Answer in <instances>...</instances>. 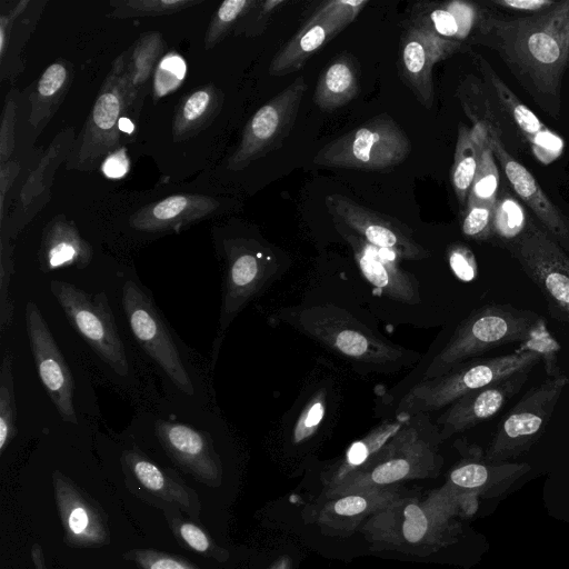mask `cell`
Segmentation results:
<instances>
[{
	"label": "cell",
	"mask_w": 569,
	"mask_h": 569,
	"mask_svg": "<svg viewBox=\"0 0 569 569\" xmlns=\"http://www.w3.org/2000/svg\"><path fill=\"white\" fill-rule=\"evenodd\" d=\"M31 556H32V560L36 566V569H47L46 563H44L43 553L38 543H34L32 546Z\"/></svg>",
	"instance_id": "obj_53"
},
{
	"label": "cell",
	"mask_w": 569,
	"mask_h": 569,
	"mask_svg": "<svg viewBox=\"0 0 569 569\" xmlns=\"http://www.w3.org/2000/svg\"><path fill=\"white\" fill-rule=\"evenodd\" d=\"M156 433L170 456L207 483L219 480V460L206 433L181 422L158 420Z\"/></svg>",
	"instance_id": "obj_21"
},
{
	"label": "cell",
	"mask_w": 569,
	"mask_h": 569,
	"mask_svg": "<svg viewBox=\"0 0 569 569\" xmlns=\"http://www.w3.org/2000/svg\"><path fill=\"white\" fill-rule=\"evenodd\" d=\"M50 290L73 329L117 375L124 377L128 357L106 293L92 295L61 280H52Z\"/></svg>",
	"instance_id": "obj_7"
},
{
	"label": "cell",
	"mask_w": 569,
	"mask_h": 569,
	"mask_svg": "<svg viewBox=\"0 0 569 569\" xmlns=\"http://www.w3.org/2000/svg\"><path fill=\"white\" fill-rule=\"evenodd\" d=\"M307 87L305 77L299 76L253 113L229 158L231 170H242L281 147L293 128Z\"/></svg>",
	"instance_id": "obj_9"
},
{
	"label": "cell",
	"mask_w": 569,
	"mask_h": 569,
	"mask_svg": "<svg viewBox=\"0 0 569 569\" xmlns=\"http://www.w3.org/2000/svg\"><path fill=\"white\" fill-rule=\"evenodd\" d=\"M16 417L12 355L7 350L0 367V453H3L16 436Z\"/></svg>",
	"instance_id": "obj_34"
},
{
	"label": "cell",
	"mask_w": 569,
	"mask_h": 569,
	"mask_svg": "<svg viewBox=\"0 0 569 569\" xmlns=\"http://www.w3.org/2000/svg\"><path fill=\"white\" fill-rule=\"evenodd\" d=\"M119 129L122 133L131 134L134 131V123L126 116L119 121Z\"/></svg>",
	"instance_id": "obj_54"
},
{
	"label": "cell",
	"mask_w": 569,
	"mask_h": 569,
	"mask_svg": "<svg viewBox=\"0 0 569 569\" xmlns=\"http://www.w3.org/2000/svg\"><path fill=\"white\" fill-rule=\"evenodd\" d=\"M126 148H119L109 154L102 162V172L111 179H119L126 176L129 170V159Z\"/></svg>",
	"instance_id": "obj_48"
},
{
	"label": "cell",
	"mask_w": 569,
	"mask_h": 569,
	"mask_svg": "<svg viewBox=\"0 0 569 569\" xmlns=\"http://www.w3.org/2000/svg\"><path fill=\"white\" fill-rule=\"evenodd\" d=\"M449 266L455 276L461 281H472L478 273L476 258L472 251L460 243H455L448 249Z\"/></svg>",
	"instance_id": "obj_43"
},
{
	"label": "cell",
	"mask_w": 569,
	"mask_h": 569,
	"mask_svg": "<svg viewBox=\"0 0 569 569\" xmlns=\"http://www.w3.org/2000/svg\"><path fill=\"white\" fill-rule=\"evenodd\" d=\"M176 531L192 550L200 553H209L211 550V540L208 535L194 523L179 521L176 525Z\"/></svg>",
	"instance_id": "obj_47"
},
{
	"label": "cell",
	"mask_w": 569,
	"mask_h": 569,
	"mask_svg": "<svg viewBox=\"0 0 569 569\" xmlns=\"http://www.w3.org/2000/svg\"><path fill=\"white\" fill-rule=\"evenodd\" d=\"M498 184V168L495 162L492 149L489 144L488 130L486 126L481 139L479 163L468 196V201L495 204L497 202Z\"/></svg>",
	"instance_id": "obj_32"
},
{
	"label": "cell",
	"mask_w": 569,
	"mask_h": 569,
	"mask_svg": "<svg viewBox=\"0 0 569 569\" xmlns=\"http://www.w3.org/2000/svg\"><path fill=\"white\" fill-rule=\"evenodd\" d=\"M222 101V93L213 84L204 86L186 97L174 116V141L188 139L210 124L221 110Z\"/></svg>",
	"instance_id": "obj_26"
},
{
	"label": "cell",
	"mask_w": 569,
	"mask_h": 569,
	"mask_svg": "<svg viewBox=\"0 0 569 569\" xmlns=\"http://www.w3.org/2000/svg\"><path fill=\"white\" fill-rule=\"evenodd\" d=\"M368 0H331L322 2L301 29L276 53L269 73L281 77L300 70L321 47L346 29Z\"/></svg>",
	"instance_id": "obj_13"
},
{
	"label": "cell",
	"mask_w": 569,
	"mask_h": 569,
	"mask_svg": "<svg viewBox=\"0 0 569 569\" xmlns=\"http://www.w3.org/2000/svg\"><path fill=\"white\" fill-rule=\"evenodd\" d=\"M330 403L329 388H317L300 408L297 418L291 425V439L299 445L313 438L328 415Z\"/></svg>",
	"instance_id": "obj_31"
},
{
	"label": "cell",
	"mask_w": 569,
	"mask_h": 569,
	"mask_svg": "<svg viewBox=\"0 0 569 569\" xmlns=\"http://www.w3.org/2000/svg\"><path fill=\"white\" fill-rule=\"evenodd\" d=\"M71 76V64L66 61L54 62L43 71L30 94L29 122L34 129H41L53 116L67 93Z\"/></svg>",
	"instance_id": "obj_27"
},
{
	"label": "cell",
	"mask_w": 569,
	"mask_h": 569,
	"mask_svg": "<svg viewBox=\"0 0 569 569\" xmlns=\"http://www.w3.org/2000/svg\"><path fill=\"white\" fill-rule=\"evenodd\" d=\"M126 558L142 569H197L188 561L151 549L130 550Z\"/></svg>",
	"instance_id": "obj_42"
},
{
	"label": "cell",
	"mask_w": 569,
	"mask_h": 569,
	"mask_svg": "<svg viewBox=\"0 0 569 569\" xmlns=\"http://www.w3.org/2000/svg\"><path fill=\"white\" fill-rule=\"evenodd\" d=\"M333 223L350 246L357 266L369 283L392 300L407 305L420 302L418 281L413 274L400 268L397 257L369 244L346 226Z\"/></svg>",
	"instance_id": "obj_18"
},
{
	"label": "cell",
	"mask_w": 569,
	"mask_h": 569,
	"mask_svg": "<svg viewBox=\"0 0 569 569\" xmlns=\"http://www.w3.org/2000/svg\"><path fill=\"white\" fill-rule=\"evenodd\" d=\"M541 358L538 349L526 348L499 357L469 360L439 377L418 381L403 393L395 413L416 416L447 408L470 391L533 368Z\"/></svg>",
	"instance_id": "obj_4"
},
{
	"label": "cell",
	"mask_w": 569,
	"mask_h": 569,
	"mask_svg": "<svg viewBox=\"0 0 569 569\" xmlns=\"http://www.w3.org/2000/svg\"><path fill=\"white\" fill-rule=\"evenodd\" d=\"M162 34L146 32L124 52L126 74L130 87L140 94V90L154 72L163 52Z\"/></svg>",
	"instance_id": "obj_30"
},
{
	"label": "cell",
	"mask_w": 569,
	"mask_h": 569,
	"mask_svg": "<svg viewBox=\"0 0 569 569\" xmlns=\"http://www.w3.org/2000/svg\"><path fill=\"white\" fill-rule=\"evenodd\" d=\"M478 36L493 48L522 86L549 112L557 111L569 59V0L536 16L502 19L482 16Z\"/></svg>",
	"instance_id": "obj_1"
},
{
	"label": "cell",
	"mask_w": 569,
	"mask_h": 569,
	"mask_svg": "<svg viewBox=\"0 0 569 569\" xmlns=\"http://www.w3.org/2000/svg\"><path fill=\"white\" fill-rule=\"evenodd\" d=\"M13 273L12 251L9 246L1 243L0 259V330L8 329L13 318V303L10 298L9 286Z\"/></svg>",
	"instance_id": "obj_41"
},
{
	"label": "cell",
	"mask_w": 569,
	"mask_h": 569,
	"mask_svg": "<svg viewBox=\"0 0 569 569\" xmlns=\"http://www.w3.org/2000/svg\"><path fill=\"white\" fill-rule=\"evenodd\" d=\"M486 124L477 122L472 129L460 126L456 143L451 183L462 212L476 176L481 149V139Z\"/></svg>",
	"instance_id": "obj_28"
},
{
	"label": "cell",
	"mask_w": 569,
	"mask_h": 569,
	"mask_svg": "<svg viewBox=\"0 0 569 569\" xmlns=\"http://www.w3.org/2000/svg\"><path fill=\"white\" fill-rule=\"evenodd\" d=\"M92 256L90 243L64 217L52 219L44 228L39 250L42 271L49 272L70 266L83 269L89 266Z\"/></svg>",
	"instance_id": "obj_24"
},
{
	"label": "cell",
	"mask_w": 569,
	"mask_h": 569,
	"mask_svg": "<svg viewBox=\"0 0 569 569\" xmlns=\"http://www.w3.org/2000/svg\"><path fill=\"white\" fill-rule=\"evenodd\" d=\"M497 6L520 11H540L552 7L556 1L552 0H496Z\"/></svg>",
	"instance_id": "obj_49"
},
{
	"label": "cell",
	"mask_w": 569,
	"mask_h": 569,
	"mask_svg": "<svg viewBox=\"0 0 569 569\" xmlns=\"http://www.w3.org/2000/svg\"><path fill=\"white\" fill-rule=\"evenodd\" d=\"M532 369H522L492 385L470 391L447 407L436 420L441 440L496 416L520 391Z\"/></svg>",
	"instance_id": "obj_17"
},
{
	"label": "cell",
	"mask_w": 569,
	"mask_h": 569,
	"mask_svg": "<svg viewBox=\"0 0 569 569\" xmlns=\"http://www.w3.org/2000/svg\"><path fill=\"white\" fill-rule=\"evenodd\" d=\"M460 48L452 40L440 38L415 26L401 36L398 68L405 84L427 109L435 100L432 70L437 62Z\"/></svg>",
	"instance_id": "obj_16"
},
{
	"label": "cell",
	"mask_w": 569,
	"mask_h": 569,
	"mask_svg": "<svg viewBox=\"0 0 569 569\" xmlns=\"http://www.w3.org/2000/svg\"><path fill=\"white\" fill-rule=\"evenodd\" d=\"M139 94L126 74L124 52L112 63L83 130L71 149L68 168L92 170L103 157L119 149V121L136 107Z\"/></svg>",
	"instance_id": "obj_5"
},
{
	"label": "cell",
	"mask_w": 569,
	"mask_h": 569,
	"mask_svg": "<svg viewBox=\"0 0 569 569\" xmlns=\"http://www.w3.org/2000/svg\"><path fill=\"white\" fill-rule=\"evenodd\" d=\"M569 378L557 375L528 390L498 426L489 455L501 458L529 447L543 432Z\"/></svg>",
	"instance_id": "obj_12"
},
{
	"label": "cell",
	"mask_w": 569,
	"mask_h": 569,
	"mask_svg": "<svg viewBox=\"0 0 569 569\" xmlns=\"http://www.w3.org/2000/svg\"><path fill=\"white\" fill-rule=\"evenodd\" d=\"M415 9L413 26L440 38H463L460 23L450 3L428 9L425 4Z\"/></svg>",
	"instance_id": "obj_36"
},
{
	"label": "cell",
	"mask_w": 569,
	"mask_h": 569,
	"mask_svg": "<svg viewBox=\"0 0 569 569\" xmlns=\"http://www.w3.org/2000/svg\"><path fill=\"white\" fill-rule=\"evenodd\" d=\"M122 306L140 346L181 392L193 396L190 376L150 296L134 281L128 280L122 288Z\"/></svg>",
	"instance_id": "obj_11"
},
{
	"label": "cell",
	"mask_w": 569,
	"mask_h": 569,
	"mask_svg": "<svg viewBox=\"0 0 569 569\" xmlns=\"http://www.w3.org/2000/svg\"><path fill=\"white\" fill-rule=\"evenodd\" d=\"M286 3V0L256 1L254 6L237 23L234 34L244 37L261 34L273 12Z\"/></svg>",
	"instance_id": "obj_40"
},
{
	"label": "cell",
	"mask_w": 569,
	"mask_h": 569,
	"mask_svg": "<svg viewBox=\"0 0 569 569\" xmlns=\"http://www.w3.org/2000/svg\"><path fill=\"white\" fill-rule=\"evenodd\" d=\"M201 2L202 0H114L110 2V16L118 19L161 17Z\"/></svg>",
	"instance_id": "obj_33"
},
{
	"label": "cell",
	"mask_w": 569,
	"mask_h": 569,
	"mask_svg": "<svg viewBox=\"0 0 569 569\" xmlns=\"http://www.w3.org/2000/svg\"><path fill=\"white\" fill-rule=\"evenodd\" d=\"M359 92V71L356 61L341 54L333 59L319 76L312 100L323 111L345 107Z\"/></svg>",
	"instance_id": "obj_25"
},
{
	"label": "cell",
	"mask_w": 569,
	"mask_h": 569,
	"mask_svg": "<svg viewBox=\"0 0 569 569\" xmlns=\"http://www.w3.org/2000/svg\"><path fill=\"white\" fill-rule=\"evenodd\" d=\"M19 172V166L14 162H6L1 164V174H0V188H1V207L3 206V198L6 194V190L10 188L12 181Z\"/></svg>",
	"instance_id": "obj_52"
},
{
	"label": "cell",
	"mask_w": 569,
	"mask_h": 569,
	"mask_svg": "<svg viewBox=\"0 0 569 569\" xmlns=\"http://www.w3.org/2000/svg\"><path fill=\"white\" fill-rule=\"evenodd\" d=\"M325 204L333 222L346 226L369 244L392 253L399 260H422L430 256L405 224L345 194H329Z\"/></svg>",
	"instance_id": "obj_14"
},
{
	"label": "cell",
	"mask_w": 569,
	"mask_h": 569,
	"mask_svg": "<svg viewBox=\"0 0 569 569\" xmlns=\"http://www.w3.org/2000/svg\"><path fill=\"white\" fill-rule=\"evenodd\" d=\"M402 533L408 542L416 543L420 541L428 529L426 515L419 506L410 503L403 510Z\"/></svg>",
	"instance_id": "obj_45"
},
{
	"label": "cell",
	"mask_w": 569,
	"mask_h": 569,
	"mask_svg": "<svg viewBox=\"0 0 569 569\" xmlns=\"http://www.w3.org/2000/svg\"><path fill=\"white\" fill-rule=\"evenodd\" d=\"M539 321L537 313L507 305L476 309L458 326L421 379L439 377L497 347L525 341Z\"/></svg>",
	"instance_id": "obj_3"
},
{
	"label": "cell",
	"mask_w": 569,
	"mask_h": 569,
	"mask_svg": "<svg viewBox=\"0 0 569 569\" xmlns=\"http://www.w3.org/2000/svg\"><path fill=\"white\" fill-rule=\"evenodd\" d=\"M223 250L226 277L219 319L220 335L264 288L278 268L272 251L252 239H228L223 242Z\"/></svg>",
	"instance_id": "obj_10"
},
{
	"label": "cell",
	"mask_w": 569,
	"mask_h": 569,
	"mask_svg": "<svg viewBox=\"0 0 569 569\" xmlns=\"http://www.w3.org/2000/svg\"><path fill=\"white\" fill-rule=\"evenodd\" d=\"M27 1H20L18 6L10 10L7 14H2L0 18V53L1 57L4 54V49L7 44V38L10 33L12 23L14 19L24 10L27 6Z\"/></svg>",
	"instance_id": "obj_51"
},
{
	"label": "cell",
	"mask_w": 569,
	"mask_h": 569,
	"mask_svg": "<svg viewBox=\"0 0 569 569\" xmlns=\"http://www.w3.org/2000/svg\"><path fill=\"white\" fill-rule=\"evenodd\" d=\"M477 61L486 78L493 86L499 100L530 143L536 158L546 164L557 159L562 152V140L548 130L537 116L521 103L482 58H478Z\"/></svg>",
	"instance_id": "obj_23"
},
{
	"label": "cell",
	"mask_w": 569,
	"mask_h": 569,
	"mask_svg": "<svg viewBox=\"0 0 569 569\" xmlns=\"http://www.w3.org/2000/svg\"><path fill=\"white\" fill-rule=\"evenodd\" d=\"M219 206V201L209 196L173 194L140 208L129 222L139 231L174 230L212 214Z\"/></svg>",
	"instance_id": "obj_22"
},
{
	"label": "cell",
	"mask_w": 569,
	"mask_h": 569,
	"mask_svg": "<svg viewBox=\"0 0 569 569\" xmlns=\"http://www.w3.org/2000/svg\"><path fill=\"white\" fill-rule=\"evenodd\" d=\"M293 319L298 329L310 338L340 357L369 369H397L411 362L415 356L378 337L348 311L336 306L303 308L293 315Z\"/></svg>",
	"instance_id": "obj_2"
},
{
	"label": "cell",
	"mask_w": 569,
	"mask_h": 569,
	"mask_svg": "<svg viewBox=\"0 0 569 569\" xmlns=\"http://www.w3.org/2000/svg\"><path fill=\"white\" fill-rule=\"evenodd\" d=\"M26 327L34 363L47 393L63 421L78 423L73 406L72 373L38 306L33 302L26 306Z\"/></svg>",
	"instance_id": "obj_15"
},
{
	"label": "cell",
	"mask_w": 569,
	"mask_h": 569,
	"mask_svg": "<svg viewBox=\"0 0 569 569\" xmlns=\"http://www.w3.org/2000/svg\"><path fill=\"white\" fill-rule=\"evenodd\" d=\"M508 249L525 273L539 287L551 312L569 323V257L566 251L532 221Z\"/></svg>",
	"instance_id": "obj_8"
},
{
	"label": "cell",
	"mask_w": 569,
	"mask_h": 569,
	"mask_svg": "<svg viewBox=\"0 0 569 569\" xmlns=\"http://www.w3.org/2000/svg\"><path fill=\"white\" fill-rule=\"evenodd\" d=\"M495 204L479 201L467 202L461 222V231L467 238L483 241L493 234Z\"/></svg>",
	"instance_id": "obj_38"
},
{
	"label": "cell",
	"mask_w": 569,
	"mask_h": 569,
	"mask_svg": "<svg viewBox=\"0 0 569 569\" xmlns=\"http://www.w3.org/2000/svg\"><path fill=\"white\" fill-rule=\"evenodd\" d=\"M16 103L8 99L3 111L0 130V160L1 164L8 162L14 146L13 127L16 120Z\"/></svg>",
	"instance_id": "obj_46"
},
{
	"label": "cell",
	"mask_w": 569,
	"mask_h": 569,
	"mask_svg": "<svg viewBox=\"0 0 569 569\" xmlns=\"http://www.w3.org/2000/svg\"><path fill=\"white\" fill-rule=\"evenodd\" d=\"M187 64L181 56L171 52L159 61L153 73V94L161 98L176 90L184 79Z\"/></svg>",
	"instance_id": "obj_39"
},
{
	"label": "cell",
	"mask_w": 569,
	"mask_h": 569,
	"mask_svg": "<svg viewBox=\"0 0 569 569\" xmlns=\"http://www.w3.org/2000/svg\"><path fill=\"white\" fill-rule=\"evenodd\" d=\"M487 130L493 156L498 159L513 190L531 208L551 238L563 250L569 251V220L548 199L527 168L508 153L497 131L489 126Z\"/></svg>",
	"instance_id": "obj_19"
},
{
	"label": "cell",
	"mask_w": 569,
	"mask_h": 569,
	"mask_svg": "<svg viewBox=\"0 0 569 569\" xmlns=\"http://www.w3.org/2000/svg\"><path fill=\"white\" fill-rule=\"evenodd\" d=\"M257 0H226L213 13L204 38V48L216 47L239 20L254 6Z\"/></svg>",
	"instance_id": "obj_35"
},
{
	"label": "cell",
	"mask_w": 569,
	"mask_h": 569,
	"mask_svg": "<svg viewBox=\"0 0 569 569\" xmlns=\"http://www.w3.org/2000/svg\"><path fill=\"white\" fill-rule=\"evenodd\" d=\"M410 151L406 132L383 113L325 144L313 162L328 168L388 171L403 162Z\"/></svg>",
	"instance_id": "obj_6"
},
{
	"label": "cell",
	"mask_w": 569,
	"mask_h": 569,
	"mask_svg": "<svg viewBox=\"0 0 569 569\" xmlns=\"http://www.w3.org/2000/svg\"><path fill=\"white\" fill-rule=\"evenodd\" d=\"M489 476L490 469L486 465L479 461H469L453 469L450 480L458 487L473 489L483 486Z\"/></svg>",
	"instance_id": "obj_44"
},
{
	"label": "cell",
	"mask_w": 569,
	"mask_h": 569,
	"mask_svg": "<svg viewBox=\"0 0 569 569\" xmlns=\"http://www.w3.org/2000/svg\"><path fill=\"white\" fill-rule=\"evenodd\" d=\"M124 458L136 479L147 490L184 508L191 507L190 492L182 483L167 476L154 463L137 452L129 451Z\"/></svg>",
	"instance_id": "obj_29"
},
{
	"label": "cell",
	"mask_w": 569,
	"mask_h": 569,
	"mask_svg": "<svg viewBox=\"0 0 569 569\" xmlns=\"http://www.w3.org/2000/svg\"><path fill=\"white\" fill-rule=\"evenodd\" d=\"M367 501L360 496H349L335 503V511L341 516H356L365 511Z\"/></svg>",
	"instance_id": "obj_50"
},
{
	"label": "cell",
	"mask_w": 569,
	"mask_h": 569,
	"mask_svg": "<svg viewBox=\"0 0 569 569\" xmlns=\"http://www.w3.org/2000/svg\"><path fill=\"white\" fill-rule=\"evenodd\" d=\"M526 226L523 208L516 199L510 194L497 199L493 210V233L508 246L523 232Z\"/></svg>",
	"instance_id": "obj_37"
},
{
	"label": "cell",
	"mask_w": 569,
	"mask_h": 569,
	"mask_svg": "<svg viewBox=\"0 0 569 569\" xmlns=\"http://www.w3.org/2000/svg\"><path fill=\"white\" fill-rule=\"evenodd\" d=\"M54 498L66 540L76 547H96L109 541V531L90 500L67 477L53 475Z\"/></svg>",
	"instance_id": "obj_20"
}]
</instances>
